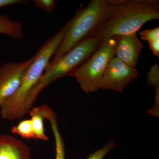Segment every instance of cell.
<instances>
[{"instance_id": "obj_1", "label": "cell", "mask_w": 159, "mask_h": 159, "mask_svg": "<svg viewBox=\"0 0 159 159\" xmlns=\"http://www.w3.org/2000/svg\"><path fill=\"white\" fill-rule=\"evenodd\" d=\"M68 24V22L66 23L62 29L43 45L34 55V61L26 71L17 91L0 106V114L3 119L13 121L28 114L26 102L29 94L48 65L51 57L63 38Z\"/></svg>"}, {"instance_id": "obj_2", "label": "cell", "mask_w": 159, "mask_h": 159, "mask_svg": "<svg viewBox=\"0 0 159 159\" xmlns=\"http://www.w3.org/2000/svg\"><path fill=\"white\" fill-rule=\"evenodd\" d=\"M159 19V1L116 0L111 16L92 35L104 41L117 35L136 33L145 23Z\"/></svg>"}, {"instance_id": "obj_3", "label": "cell", "mask_w": 159, "mask_h": 159, "mask_svg": "<svg viewBox=\"0 0 159 159\" xmlns=\"http://www.w3.org/2000/svg\"><path fill=\"white\" fill-rule=\"evenodd\" d=\"M116 0H92L87 6L78 9L69 21L63 38L49 63L60 57L86 38L91 36L111 16Z\"/></svg>"}, {"instance_id": "obj_4", "label": "cell", "mask_w": 159, "mask_h": 159, "mask_svg": "<svg viewBox=\"0 0 159 159\" xmlns=\"http://www.w3.org/2000/svg\"><path fill=\"white\" fill-rule=\"evenodd\" d=\"M102 42L101 39L91 35L81 41L54 63H49L26 100V108L28 113L43 89L55 80L70 76L91 57Z\"/></svg>"}, {"instance_id": "obj_5", "label": "cell", "mask_w": 159, "mask_h": 159, "mask_svg": "<svg viewBox=\"0 0 159 159\" xmlns=\"http://www.w3.org/2000/svg\"><path fill=\"white\" fill-rule=\"evenodd\" d=\"M115 43L114 38L102 41L91 57L70 74L85 93L100 89L99 84L107 64L115 57Z\"/></svg>"}, {"instance_id": "obj_6", "label": "cell", "mask_w": 159, "mask_h": 159, "mask_svg": "<svg viewBox=\"0 0 159 159\" xmlns=\"http://www.w3.org/2000/svg\"><path fill=\"white\" fill-rule=\"evenodd\" d=\"M138 76L139 73L136 68L129 66L116 56L107 64L100 81L99 89L121 93Z\"/></svg>"}, {"instance_id": "obj_7", "label": "cell", "mask_w": 159, "mask_h": 159, "mask_svg": "<svg viewBox=\"0 0 159 159\" xmlns=\"http://www.w3.org/2000/svg\"><path fill=\"white\" fill-rule=\"evenodd\" d=\"M34 58L20 62L10 61L0 67V106L17 91Z\"/></svg>"}, {"instance_id": "obj_8", "label": "cell", "mask_w": 159, "mask_h": 159, "mask_svg": "<svg viewBox=\"0 0 159 159\" xmlns=\"http://www.w3.org/2000/svg\"><path fill=\"white\" fill-rule=\"evenodd\" d=\"M112 38L116 42V57L129 66L136 68L144 48L143 43L137 37L136 33L117 35Z\"/></svg>"}, {"instance_id": "obj_9", "label": "cell", "mask_w": 159, "mask_h": 159, "mask_svg": "<svg viewBox=\"0 0 159 159\" xmlns=\"http://www.w3.org/2000/svg\"><path fill=\"white\" fill-rule=\"evenodd\" d=\"M31 154L25 142L10 135H0V159H31Z\"/></svg>"}, {"instance_id": "obj_10", "label": "cell", "mask_w": 159, "mask_h": 159, "mask_svg": "<svg viewBox=\"0 0 159 159\" xmlns=\"http://www.w3.org/2000/svg\"><path fill=\"white\" fill-rule=\"evenodd\" d=\"M42 112L44 119L51 123L55 141V159H66L64 142L58 129L57 116L47 104L43 106Z\"/></svg>"}, {"instance_id": "obj_11", "label": "cell", "mask_w": 159, "mask_h": 159, "mask_svg": "<svg viewBox=\"0 0 159 159\" xmlns=\"http://www.w3.org/2000/svg\"><path fill=\"white\" fill-rule=\"evenodd\" d=\"M21 22L11 20L9 16L0 14V34H5L16 39L24 38Z\"/></svg>"}, {"instance_id": "obj_12", "label": "cell", "mask_w": 159, "mask_h": 159, "mask_svg": "<svg viewBox=\"0 0 159 159\" xmlns=\"http://www.w3.org/2000/svg\"><path fill=\"white\" fill-rule=\"evenodd\" d=\"M147 83L154 88L155 99L153 107L148 110L147 112L151 116L158 117L159 113V67L154 65L147 74Z\"/></svg>"}, {"instance_id": "obj_13", "label": "cell", "mask_w": 159, "mask_h": 159, "mask_svg": "<svg viewBox=\"0 0 159 159\" xmlns=\"http://www.w3.org/2000/svg\"><path fill=\"white\" fill-rule=\"evenodd\" d=\"M29 114L31 116L32 127L34 131V139L48 141V138L45 132L43 116L40 109L39 106L32 107Z\"/></svg>"}, {"instance_id": "obj_14", "label": "cell", "mask_w": 159, "mask_h": 159, "mask_svg": "<svg viewBox=\"0 0 159 159\" xmlns=\"http://www.w3.org/2000/svg\"><path fill=\"white\" fill-rule=\"evenodd\" d=\"M13 134H17L24 139H34V131L31 119L21 121L17 125H14L11 129Z\"/></svg>"}, {"instance_id": "obj_15", "label": "cell", "mask_w": 159, "mask_h": 159, "mask_svg": "<svg viewBox=\"0 0 159 159\" xmlns=\"http://www.w3.org/2000/svg\"><path fill=\"white\" fill-rule=\"evenodd\" d=\"M116 143L114 140H111L102 148L98 149L89 156L87 159H103L116 146Z\"/></svg>"}, {"instance_id": "obj_16", "label": "cell", "mask_w": 159, "mask_h": 159, "mask_svg": "<svg viewBox=\"0 0 159 159\" xmlns=\"http://www.w3.org/2000/svg\"><path fill=\"white\" fill-rule=\"evenodd\" d=\"M141 39L148 43L159 41V27L152 29H146L141 31L139 33Z\"/></svg>"}, {"instance_id": "obj_17", "label": "cell", "mask_w": 159, "mask_h": 159, "mask_svg": "<svg viewBox=\"0 0 159 159\" xmlns=\"http://www.w3.org/2000/svg\"><path fill=\"white\" fill-rule=\"evenodd\" d=\"M33 2L36 7L48 13H51L55 8L54 0H34Z\"/></svg>"}, {"instance_id": "obj_18", "label": "cell", "mask_w": 159, "mask_h": 159, "mask_svg": "<svg viewBox=\"0 0 159 159\" xmlns=\"http://www.w3.org/2000/svg\"><path fill=\"white\" fill-rule=\"evenodd\" d=\"M29 1L28 0H0V8L11 5H28Z\"/></svg>"}, {"instance_id": "obj_19", "label": "cell", "mask_w": 159, "mask_h": 159, "mask_svg": "<svg viewBox=\"0 0 159 159\" xmlns=\"http://www.w3.org/2000/svg\"><path fill=\"white\" fill-rule=\"evenodd\" d=\"M149 48L152 51L153 55L156 57H159V41L148 43Z\"/></svg>"}]
</instances>
